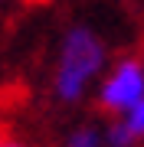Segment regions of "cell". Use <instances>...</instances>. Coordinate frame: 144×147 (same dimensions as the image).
Here are the masks:
<instances>
[{"label":"cell","instance_id":"cell-2","mask_svg":"<svg viewBox=\"0 0 144 147\" xmlns=\"http://www.w3.org/2000/svg\"><path fill=\"white\" fill-rule=\"evenodd\" d=\"M141 98H144V65H141V59H131V56L118 59L112 65V72L98 85V105L121 118Z\"/></svg>","mask_w":144,"mask_h":147},{"label":"cell","instance_id":"cell-7","mask_svg":"<svg viewBox=\"0 0 144 147\" xmlns=\"http://www.w3.org/2000/svg\"><path fill=\"white\" fill-rule=\"evenodd\" d=\"M141 65H144V62H141Z\"/></svg>","mask_w":144,"mask_h":147},{"label":"cell","instance_id":"cell-5","mask_svg":"<svg viewBox=\"0 0 144 147\" xmlns=\"http://www.w3.org/2000/svg\"><path fill=\"white\" fill-rule=\"evenodd\" d=\"M101 144H108V147H134V137L128 134V127L121 121H112L108 131L101 134Z\"/></svg>","mask_w":144,"mask_h":147},{"label":"cell","instance_id":"cell-3","mask_svg":"<svg viewBox=\"0 0 144 147\" xmlns=\"http://www.w3.org/2000/svg\"><path fill=\"white\" fill-rule=\"evenodd\" d=\"M118 121L128 127V134L134 137V141H144V98L138 101V105H131V108L124 111Z\"/></svg>","mask_w":144,"mask_h":147},{"label":"cell","instance_id":"cell-1","mask_svg":"<svg viewBox=\"0 0 144 147\" xmlns=\"http://www.w3.org/2000/svg\"><path fill=\"white\" fill-rule=\"evenodd\" d=\"M108 62V49L101 36L92 26H72L62 36L56 59V72H53V92L59 101L75 105L85 98V92L95 85V79L105 72Z\"/></svg>","mask_w":144,"mask_h":147},{"label":"cell","instance_id":"cell-4","mask_svg":"<svg viewBox=\"0 0 144 147\" xmlns=\"http://www.w3.org/2000/svg\"><path fill=\"white\" fill-rule=\"evenodd\" d=\"M66 147H101V131L92 124H82L66 137Z\"/></svg>","mask_w":144,"mask_h":147},{"label":"cell","instance_id":"cell-6","mask_svg":"<svg viewBox=\"0 0 144 147\" xmlns=\"http://www.w3.org/2000/svg\"><path fill=\"white\" fill-rule=\"evenodd\" d=\"M0 147H26V144L16 141V137H10V134H0Z\"/></svg>","mask_w":144,"mask_h":147}]
</instances>
